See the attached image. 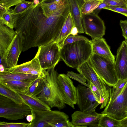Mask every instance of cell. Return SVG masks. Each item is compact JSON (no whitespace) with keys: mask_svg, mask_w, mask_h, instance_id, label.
Wrapping results in <instances>:
<instances>
[{"mask_svg":"<svg viewBox=\"0 0 127 127\" xmlns=\"http://www.w3.org/2000/svg\"><path fill=\"white\" fill-rule=\"evenodd\" d=\"M14 29L23 37V51L33 47L39 23L45 16L39 2L19 14L13 15Z\"/></svg>","mask_w":127,"mask_h":127,"instance_id":"obj_1","label":"cell"},{"mask_svg":"<svg viewBox=\"0 0 127 127\" xmlns=\"http://www.w3.org/2000/svg\"><path fill=\"white\" fill-rule=\"evenodd\" d=\"M108 6L109 5L108 4L103 2L100 4L98 7L94 10L93 12L98 15L102 9H103L105 7Z\"/></svg>","mask_w":127,"mask_h":127,"instance_id":"obj_41","label":"cell"},{"mask_svg":"<svg viewBox=\"0 0 127 127\" xmlns=\"http://www.w3.org/2000/svg\"><path fill=\"white\" fill-rule=\"evenodd\" d=\"M87 82L93 94L98 102L101 104L103 102V101L100 92L97 87L91 82L87 81Z\"/></svg>","mask_w":127,"mask_h":127,"instance_id":"obj_37","label":"cell"},{"mask_svg":"<svg viewBox=\"0 0 127 127\" xmlns=\"http://www.w3.org/2000/svg\"><path fill=\"white\" fill-rule=\"evenodd\" d=\"M10 9L0 10V23L12 29H14V22L12 15Z\"/></svg>","mask_w":127,"mask_h":127,"instance_id":"obj_30","label":"cell"},{"mask_svg":"<svg viewBox=\"0 0 127 127\" xmlns=\"http://www.w3.org/2000/svg\"><path fill=\"white\" fill-rule=\"evenodd\" d=\"M78 33V29L74 26L72 29L70 34L75 35L77 34Z\"/></svg>","mask_w":127,"mask_h":127,"instance_id":"obj_44","label":"cell"},{"mask_svg":"<svg viewBox=\"0 0 127 127\" xmlns=\"http://www.w3.org/2000/svg\"><path fill=\"white\" fill-rule=\"evenodd\" d=\"M42 85V76L39 77L33 82L29 89L24 93L23 94L30 96H36L41 92Z\"/></svg>","mask_w":127,"mask_h":127,"instance_id":"obj_31","label":"cell"},{"mask_svg":"<svg viewBox=\"0 0 127 127\" xmlns=\"http://www.w3.org/2000/svg\"><path fill=\"white\" fill-rule=\"evenodd\" d=\"M35 112L32 109L31 113L28 115L26 116V120L29 122H32L35 118Z\"/></svg>","mask_w":127,"mask_h":127,"instance_id":"obj_42","label":"cell"},{"mask_svg":"<svg viewBox=\"0 0 127 127\" xmlns=\"http://www.w3.org/2000/svg\"><path fill=\"white\" fill-rule=\"evenodd\" d=\"M25 0H0V9H9L11 7L16 5Z\"/></svg>","mask_w":127,"mask_h":127,"instance_id":"obj_35","label":"cell"},{"mask_svg":"<svg viewBox=\"0 0 127 127\" xmlns=\"http://www.w3.org/2000/svg\"><path fill=\"white\" fill-rule=\"evenodd\" d=\"M121 127H127V116L120 120Z\"/></svg>","mask_w":127,"mask_h":127,"instance_id":"obj_43","label":"cell"},{"mask_svg":"<svg viewBox=\"0 0 127 127\" xmlns=\"http://www.w3.org/2000/svg\"><path fill=\"white\" fill-rule=\"evenodd\" d=\"M17 32L0 23V57H3Z\"/></svg>","mask_w":127,"mask_h":127,"instance_id":"obj_20","label":"cell"},{"mask_svg":"<svg viewBox=\"0 0 127 127\" xmlns=\"http://www.w3.org/2000/svg\"><path fill=\"white\" fill-rule=\"evenodd\" d=\"M39 3L42 2H49L53 1L55 0H39Z\"/></svg>","mask_w":127,"mask_h":127,"instance_id":"obj_45","label":"cell"},{"mask_svg":"<svg viewBox=\"0 0 127 127\" xmlns=\"http://www.w3.org/2000/svg\"><path fill=\"white\" fill-rule=\"evenodd\" d=\"M76 69L79 73L84 76L87 81L91 82L98 89L103 101L100 109L105 107L108 103L110 99L109 90L107 87V85L96 73L89 60Z\"/></svg>","mask_w":127,"mask_h":127,"instance_id":"obj_8","label":"cell"},{"mask_svg":"<svg viewBox=\"0 0 127 127\" xmlns=\"http://www.w3.org/2000/svg\"><path fill=\"white\" fill-rule=\"evenodd\" d=\"M76 88L77 104L80 110L83 112L95 110L100 104L90 89L82 84L78 85Z\"/></svg>","mask_w":127,"mask_h":127,"instance_id":"obj_14","label":"cell"},{"mask_svg":"<svg viewBox=\"0 0 127 127\" xmlns=\"http://www.w3.org/2000/svg\"></svg>","mask_w":127,"mask_h":127,"instance_id":"obj_49","label":"cell"},{"mask_svg":"<svg viewBox=\"0 0 127 127\" xmlns=\"http://www.w3.org/2000/svg\"><path fill=\"white\" fill-rule=\"evenodd\" d=\"M0 95L7 97L16 103L20 104H25L17 93L0 84Z\"/></svg>","mask_w":127,"mask_h":127,"instance_id":"obj_27","label":"cell"},{"mask_svg":"<svg viewBox=\"0 0 127 127\" xmlns=\"http://www.w3.org/2000/svg\"><path fill=\"white\" fill-rule=\"evenodd\" d=\"M81 20L84 32L93 38L103 37L105 35L104 22L98 15L93 12L82 15Z\"/></svg>","mask_w":127,"mask_h":127,"instance_id":"obj_10","label":"cell"},{"mask_svg":"<svg viewBox=\"0 0 127 127\" xmlns=\"http://www.w3.org/2000/svg\"><path fill=\"white\" fill-rule=\"evenodd\" d=\"M74 26L73 19L70 12L66 18L59 36L54 41L57 43L59 46L70 34L72 29Z\"/></svg>","mask_w":127,"mask_h":127,"instance_id":"obj_25","label":"cell"},{"mask_svg":"<svg viewBox=\"0 0 127 127\" xmlns=\"http://www.w3.org/2000/svg\"><path fill=\"white\" fill-rule=\"evenodd\" d=\"M92 53L91 40L77 41L61 48V59L67 66L74 68L88 61Z\"/></svg>","mask_w":127,"mask_h":127,"instance_id":"obj_4","label":"cell"},{"mask_svg":"<svg viewBox=\"0 0 127 127\" xmlns=\"http://www.w3.org/2000/svg\"><path fill=\"white\" fill-rule=\"evenodd\" d=\"M86 0H78L80 9L84 2Z\"/></svg>","mask_w":127,"mask_h":127,"instance_id":"obj_46","label":"cell"},{"mask_svg":"<svg viewBox=\"0 0 127 127\" xmlns=\"http://www.w3.org/2000/svg\"><path fill=\"white\" fill-rule=\"evenodd\" d=\"M39 3L43 14L46 17L62 13L70 9L68 0H55L49 2Z\"/></svg>","mask_w":127,"mask_h":127,"instance_id":"obj_18","label":"cell"},{"mask_svg":"<svg viewBox=\"0 0 127 127\" xmlns=\"http://www.w3.org/2000/svg\"><path fill=\"white\" fill-rule=\"evenodd\" d=\"M33 110L35 118L30 122V127H74L69 121L68 116L63 112Z\"/></svg>","mask_w":127,"mask_h":127,"instance_id":"obj_5","label":"cell"},{"mask_svg":"<svg viewBox=\"0 0 127 127\" xmlns=\"http://www.w3.org/2000/svg\"><path fill=\"white\" fill-rule=\"evenodd\" d=\"M38 47L37 53L42 70L55 68L61 59V48L58 44L53 41Z\"/></svg>","mask_w":127,"mask_h":127,"instance_id":"obj_9","label":"cell"},{"mask_svg":"<svg viewBox=\"0 0 127 127\" xmlns=\"http://www.w3.org/2000/svg\"><path fill=\"white\" fill-rule=\"evenodd\" d=\"M103 2L107 3L110 6L127 8V5L125 0H103Z\"/></svg>","mask_w":127,"mask_h":127,"instance_id":"obj_39","label":"cell"},{"mask_svg":"<svg viewBox=\"0 0 127 127\" xmlns=\"http://www.w3.org/2000/svg\"><path fill=\"white\" fill-rule=\"evenodd\" d=\"M4 72L35 75L39 77L42 76L44 73V71L41 67L37 53L34 58L31 61L13 67L5 68Z\"/></svg>","mask_w":127,"mask_h":127,"instance_id":"obj_16","label":"cell"},{"mask_svg":"<svg viewBox=\"0 0 127 127\" xmlns=\"http://www.w3.org/2000/svg\"><path fill=\"white\" fill-rule=\"evenodd\" d=\"M103 0H86L83 3L80 9L81 15L91 13L103 2Z\"/></svg>","mask_w":127,"mask_h":127,"instance_id":"obj_28","label":"cell"},{"mask_svg":"<svg viewBox=\"0 0 127 127\" xmlns=\"http://www.w3.org/2000/svg\"><path fill=\"white\" fill-rule=\"evenodd\" d=\"M103 9L109 10L118 13L127 17V8L120 6H108Z\"/></svg>","mask_w":127,"mask_h":127,"instance_id":"obj_38","label":"cell"},{"mask_svg":"<svg viewBox=\"0 0 127 127\" xmlns=\"http://www.w3.org/2000/svg\"><path fill=\"white\" fill-rule=\"evenodd\" d=\"M54 68L43 70L44 74L42 76L41 90L36 96L51 108L56 107L62 109L65 108V104L63 100L58 84L59 74Z\"/></svg>","mask_w":127,"mask_h":127,"instance_id":"obj_3","label":"cell"},{"mask_svg":"<svg viewBox=\"0 0 127 127\" xmlns=\"http://www.w3.org/2000/svg\"><path fill=\"white\" fill-rule=\"evenodd\" d=\"M120 25L122 31V35L125 39L127 40V20H121Z\"/></svg>","mask_w":127,"mask_h":127,"instance_id":"obj_40","label":"cell"},{"mask_svg":"<svg viewBox=\"0 0 127 127\" xmlns=\"http://www.w3.org/2000/svg\"><path fill=\"white\" fill-rule=\"evenodd\" d=\"M91 40L92 52L115 63V56L112 54L110 46L103 37L93 38Z\"/></svg>","mask_w":127,"mask_h":127,"instance_id":"obj_19","label":"cell"},{"mask_svg":"<svg viewBox=\"0 0 127 127\" xmlns=\"http://www.w3.org/2000/svg\"><path fill=\"white\" fill-rule=\"evenodd\" d=\"M103 114L95 111L74 112L71 115V122L75 127H98L100 119Z\"/></svg>","mask_w":127,"mask_h":127,"instance_id":"obj_15","label":"cell"},{"mask_svg":"<svg viewBox=\"0 0 127 127\" xmlns=\"http://www.w3.org/2000/svg\"><path fill=\"white\" fill-rule=\"evenodd\" d=\"M36 75L21 73H11L7 72H0V80H12L27 82L36 79Z\"/></svg>","mask_w":127,"mask_h":127,"instance_id":"obj_24","label":"cell"},{"mask_svg":"<svg viewBox=\"0 0 127 127\" xmlns=\"http://www.w3.org/2000/svg\"><path fill=\"white\" fill-rule=\"evenodd\" d=\"M114 67L118 79H127V40L122 41L117 49Z\"/></svg>","mask_w":127,"mask_h":127,"instance_id":"obj_17","label":"cell"},{"mask_svg":"<svg viewBox=\"0 0 127 127\" xmlns=\"http://www.w3.org/2000/svg\"><path fill=\"white\" fill-rule=\"evenodd\" d=\"M127 83V79H119L115 85L109 89L110 99L108 103L113 102L120 94Z\"/></svg>","mask_w":127,"mask_h":127,"instance_id":"obj_26","label":"cell"},{"mask_svg":"<svg viewBox=\"0 0 127 127\" xmlns=\"http://www.w3.org/2000/svg\"><path fill=\"white\" fill-rule=\"evenodd\" d=\"M25 104L31 109L40 111L48 110L51 108L44 102L38 98L36 96L17 93Z\"/></svg>","mask_w":127,"mask_h":127,"instance_id":"obj_22","label":"cell"},{"mask_svg":"<svg viewBox=\"0 0 127 127\" xmlns=\"http://www.w3.org/2000/svg\"><path fill=\"white\" fill-rule=\"evenodd\" d=\"M34 4V1H27L25 0L16 5L14 8L10 11L12 14L20 13L30 8Z\"/></svg>","mask_w":127,"mask_h":127,"instance_id":"obj_32","label":"cell"},{"mask_svg":"<svg viewBox=\"0 0 127 127\" xmlns=\"http://www.w3.org/2000/svg\"><path fill=\"white\" fill-rule=\"evenodd\" d=\"M98 127H121L120 120L104 114L99 119Z\"/></svg>","mask_w":127,"mask_h":127,"instance_id":"obj_29","label":"cell"},{"mask_svg":"<svg viewBox=\"0 0 127 127\" xmlns=\"http://www.w3.org/2000/svg\"><path fill=\"white\" fill-rule=\"evenodd\" d=\"M23 37L20 31L17 32L11 43L3 57L0 58V64L5 68L17 65L19 56L23 51Z\"/></svg>","mask_w":127,"mask_h":127,"instance_id":"obj_11","label":"cell"},{"mask_svg":"<svg viewBox=\"0 0 127 127\" xmlns=\"http://www.w3.org/2000/svg\"><path fill=\"white\" fill-rule=\"evenodd\" d=\"M35 80L27 82L12 80H0V84L16 93H24Z\"/></svg>","mask_w":127,"mask_h":127,"instance_id":"obj_21","label":"cell"},{"mask_svg":"<svg viewBox=\"0 0 127 127\" xmlns=\"http://www.w3.org/2000/svg\"><path fill=\"white\" fill-rule=\"evenodd\" d=\"M70 9L60 14L44 16L40 22L33 47L54 41L59 36Z\"/></svg>","mask_w":127,"mask_h":127,"instance_id":"obj_2","label":"cell"},{"mask_svg":"<svg viewBox=\"0 0 127 127\" xmlns=\"http://www.w3.org/2000/svg\"><path fill=\"white\" fill-rule=\"evenodd\" d=\"M90 41L86 37L82 35L77 34L75 35L70 34L65 38L62 43L59 46L61 48L63 46L81 40Z\"/></svg>","mask_w":127,"mask_h":127,"instance_id":"obj_33","label":"cell"},{"mask_svg":"<svg viewBox=\"0 0 127 127\" xmlns=\"http://www.w3.org/2000/svg\"><path fill=\"white\" fill-rule=\"evenodd\" d=\"M58 85L65 104L73 109L77 104L76 88L73 82L66 74H59L57 78Z\"/></svg>","mask_w":127,"mask_h":127,"instance_id":"obj_13","label":"cell"},{"mask_svg":"<svg viewBox=\"0 0 127 127\" xmlns=\"http://www.w3.org/2000/svg\"><path fill=\"white\" fill-rule=\"evenodd\" d=\"M70 7V12L73 18L75 26L77 28L79 33H84L82 26L81 14L78 0H68Z\"/></svg>","mask_w":127,"mask_h":127,"instance_id":"obj_23","label":"cell"},{"mask_svg":"<svg viewBox=\"0 0 127 127\" xmlns=\"http://www.w3.org/2000/svg\"><path fill=\"white\" fill-rule=\"evenodd\" d=\"M32 109L26 104L16 103L0 95V117L10 120L23 119L31 113Z\"/></svg>","mask_w":127,"mask_h":127,"instance_id":"obj_7","label":"cell"},{"mask_svg":"<svg viewBox=\"0 0 127 127\" xmlns=\"http://www.w3.org/2000/svg\"><path fill=\"white\" fill-rule=\"evenodd\" d=\"M33 1H34V0H33Z\"/></svg>","mask_w":127,"mask_h":127,"instance_id":"obj_48","label":"cell"},{"mask_svg":"<svg viewBox=\"0 0 127 127\" xmlns=\"http://www.w3.org/2000/svg\"><path fill=\"white\" fill-rule=\"evenodd\" d=\"M70 78L74 80L82 85L89 88L87 81L84 76L81 74L77 73L72 71H68L66 74Z\"/></svg>","mask_w":127,"mask_h":127,"instance_id":"obj_34","label":"cell"},{"mask_svg":"<svg viewBox=\"0 0 127 127\" xmlns=\"http://www.w3.org/2000/svg\"><path fill=\"white\" fill-rule=\"evenodd\" d=\"M126 2L127 5V0H125Z\"/></svg>","mask_w":127,"mask_h":127,"instance_id":"obj_47","label":"cell"},{"mask_svg":"<svg viewBox=\"0 0 127 127\" xmlns=\"http://www.w3.org/2000/svg\"><path fill=\"white\" fill-rule=\"evenodd\" d=\"M30 122L29 123L0 122V127H30Z\"/></svg>","mask_w":127,"mask_h":127,"instance_id":"obj_36","label":"cell"},{"mask_svg":"<svg viewBox=\"0 0 127 127\" xmlns=\"http://www.w3.org/2000/svg\"><path fill=\"white\" fill-rule=\"evenodd\" d=\"M89 62L98 75L108 86L113 87L119 79L113 63L107 59L93 54Z\"/></svg>","mask_w":127,"mask_h":127,"instance_id":"obj_6","label":"cell"},{"mask_svg":"<svg viewBox=\"0 0 127 127\" xmlns=\"http://www.w3.org/2000/svg\"><path fill=\"white\" fill-rule=\"evenodd\" d=\"M101 113L120 120L127 116V83L120 94L113 102L108 103Z\"/></svg>","mask_w":127,"mask_h":127,"instance_id":"obj_12","label":"cell"}]
</instances>
